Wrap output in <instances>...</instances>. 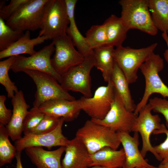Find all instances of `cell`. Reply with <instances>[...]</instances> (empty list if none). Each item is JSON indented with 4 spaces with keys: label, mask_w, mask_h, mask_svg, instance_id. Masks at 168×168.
<instances>
[{
    "label": "cell",
    "mask_w": 168,
    "mask_h": 168,
    "mask_svg": "<svg viewBox=\"0 0 168 168\" xmlns=\"http://www.w3.org/2000/svg\"><path fill=\"white\" fill-rule=\"evenodd\" d=\"M60 119L45 114L42 120L36 128L29 132L23 133H27L31 134H40L49 133L56 128Z\"/></svg>",
    "instance_id": "32"
},
{
    "label": "cell",
    "mask_w": 168,
    "mask_h": 168,
    "mask_svg": "<svg viewBox=\"0 0 168 168\" xmlns=\"http://www.w3.org/2000/svg\"><path fill=\"white\" fill-rule=\"evenodd\" d=\"M153 23L162 32L168 31V0H148Z\"/></svg>",
    "instance_id": "25"
},
{
    "label": "cell",
    "mask_w": 168,
    "mask_h": 168,
    "mask_svg": "<svg viewBox=\"0 0 168 168\" xmlns=\"http://www.w3.org/2000/svg\"><path fill=\"white\" fill-rule=\"evenodd\" d=\"M66 33L71 38L73 44L78 51L85 58L94 55V50L89 45L86 39L79 30L75 21L70 23Z\"/></svg>",
    "instance_id": "26"
},
{
    "label": "cell",
    "mask_w": 168,
    "mask_h": 168,
    "mask_svg": "<svg viewBox=\"0 0 168 168\" xmlns=\"http://www.w3.org/2000/svg\"><path fill=\"white\" fill-rule=\"evenodd\" d=\"M21 152H17L15 156L16 159V168H23L21 161Z\"/></svg>",
    "instance_id": "38"
},
{
    "label": "cell",
    "mask_w": 168,
    "mask_h": 168,
    "mask_svg": "<svg viewBox=\"0 0 168 168\" xmlns=\"http://www.w3.org/2000/svg\"><path fill=\"white\" fill-rule=\"evenodd\" d=\"M114 47L105 45L93 50L94 66L101 71L104 80L107 82L110 80L114 66Z\"/></svg>",
    "instance_id": "24"
},
{
    "label": "cell",
    "mask_w": 168,
    "mask_h": 168,
    "mask_svg": "<svg viewBox=\"0 0 168 168\" xmlns=\"http://www.w3.org/2000/svg\"><path fill=\"white\" fill-rule=\"evenodd\" d=\"M55 53L51 58L52 65L61 76L71 68L82 63L84 57L75 48L72 41L67 34L52 40Z\"/></svg>",
    "instance_id": "10"
},
{
    "label": "cell",
    "mask_w": 168,
    "mask_h": 168,
    "mask_svg": "<svg viewBox=\"0 0 168 168\" xmlns=\"http://www.w3.org/2000/svg\"><path fill=\"white\" fill-rule=\"evenodd\" d=\"M6 99L5 96H0V124L5 126L10 122L12 113V110L6 107L5 102Z\"/></svg>",
    "instance_id": "36"
},
{
    "label": "cell",
    "mask_w": 168,
    "mask_h": 168,
    "mask_svg": "<svg viewBox=\"0 0 168 168\" xmlns=\"http://www.w3.org/2000/svg\"><path fill=\"white\" fill-rule=\"evenodd\" d=\"M45 114L58 118H63L65 122L76 119L81 110L79 99L70 101L65 99H54L46 101L39 107Z\"/></svg>",
    "instance_id": "16"
},
{
    "label": "cell",
    "mask_w": 168,
    "mask_h": 168,
    "mask_svg": "<svg viewBox=\"0 0 168 168\" xmlns=\"http://www.w3.org/2000/svg\"><path fill=\"white\" fill-rule=\"evenodd\" d=\"M94 55L85 58L80 64L68 70L61 76L60 83L67 91L79 92L83 96H92L91 89L90 72L95 66Z\"/></svg>",
    "instance_id": "8"
},
{
    "label": "cell",
    "mask_w": 168,
    "mask_h": 168,
    "mask_svg": "<svg viewBox=\"0 0 168 168\" xmlns=\"http://www.w3.org/2000/svg\"><path fill=\"white\" fill-rule=\"evenodd\" d=\"M115 96V90L110 80L106 86L98 87L90 98L82 97L81 110L91 119L102 120L110 110Z\"/></svg>",
    "instance_id": "12"
},
{
    "label": "cell",
    "mask_w": 168,
    "mask_h": 168,
    "mask_svg": "<svg viewBox=\"0 0 168 168\" xmlns=\"http://www.w3.org/2000/svg\"><path fill=\"white\" fill-rule=\"evenodd\" d=\"M55 49L52 42L32 55L28 57L17 56L10 69L15 73L26 70L44 72L54 77L60 84L61 76L55 71L51 63V57Z\"/></svg>",
    "instance_id": "9"
},
{
    "label": "cell",
    "mask_w": 168,
    "mask_h": 168,
    "mask_svg": "<svg viewBox=\"0 0 168 168\" xmlns=\"http://www.w3.org/2000/svg\"><path fill=\"white\" fill-rule=\"evenodd\" d=\"M23 32L15 30L7 25L0 18V51L4 50L22 37Z\"/></svg>",
    "instance_id": "29"
},
{
    "label": "cell",
    "mask_w": 168,
    "mask_h": 168,
    "mask_svg": "<svg viewBox=\"0 0 168 168\" xmlns=\"http://www.w3.org/2000/svg\"><path fill=\"white\" fill-rule=\"evenodd\" d=\"M152 106L149 103L140 110L132 132H138L141 136L142 147L140 152L142 156L145 158L147 152H150L161 162L159 156L151 143L150 137L154 131L161 129L166 125L161 123V118L158 115L152 114Z\"/></svg>",
    "instance_id": "11"
},
{
    "label": "cell",
    "mask_w": 168,
    "mask_h": 168,
    "mask_svg": "<svg viewBox=\"0 0 168 168\" xmlns=\"http://www.w3.org/2000/svg\"><path fill=\"white\" fill-rule=\"evenodd\" d=\"M161 133H165L166 135L165 140L153 147L161 160V162L165 163L168 162V129L166 126L161 129L155 130L152 133L153 134Z\"/></svg>",
    "instance_id": "33"
},
{
    "label": "cell",
    "mask_w": 168,
    "mask_h": 168,
    "mask_svg": "<svg viewBox=\"0 0 168 168\" xmlns=\"http://www.w3.org/2000/svg\"><path fill=\"white\" fill-rule=\"evenodd\" d=\"M91 168H108L102 166H96L91 167Z\"/></svg>",
    "instance_id": "40"
},
{
    "label": "cell",
    "mask_w": 168,
    "mask_h": 168,
    "mask_svg": "<svg viewBox=\"0 0 168 168\" xmlns=\"http://www.w3.org/2000/svg\"><path fill=\"white\" fill-rule=\"evenodd\" d=\"M47 40L48 39L45 36L39 35L31 39L30 31H25L23 36L17 41L7 49L0 52V59L17 56L23 54L32 55L37 52L34 49L35 46L41 44Z\"/></svg>",
    "instance_id": "21"
},
{
    "label": "cell",
    "mask_w": 168,
    "mask_h": 168,
    "mask_svg": "<svg viewBox=\"0 0 168 168\" xmlns=\"http://www.w3.org/2000/svg\"><path fill=\"white\" fill-rule=\"evenodd\" d=\"M163 59L158 54L153 53L139 68L145 81L144 93L141 101L136 105L134 112L138 116L142 108L147 104L151 95L160 94L164 98L168 97V87L163 82L159 73L164 68Z\"/></svg>",
    "instance_id": "3"
},
{
    "label": "cell",
    "mask_w": 168,
    "mask_h": 168,
    "mask_svg": "<svg viewBox=\"0 0 168 168\" xmlns=\"http://www.w3.org/2000/svg\"><path fill=\"white\" fill-rule=\"evenodd\" d=\"M62 168H88L90 163V154L85 145L75 137L69 140L65 146Z\"/></svg>",
    "instance_id": "18"
},
{
    "label": "cell",
    "mask_w": 168,
    "mask_h": 168,
    "mask_svg": "<svg viewBox=\"0 0 168 168\" xmlns=\"http://www.w3.org/2000/svg\"><path fill=\"white\" fill-rule=\"evenodd\" d=\"M117 133L125 152V158L123 168H157L149 164L139 150L138 133L134 132L133 136L128 133Z\"/></svg>",
    "instance_id": "15"
},
{
    "label": "cell",
    "mask_w": 168,
    "mask_h": 168,
    "mask_svg": "<svg viewBox=\"0 0 168 168\" xmlns=\"http://www.w3.org/2000/svg\"><path fill=\"white\" fill-rule=\"evenodd\" d=\"M157 168H168V162L165 163L161 162Z\"/></svg>",
    "instance_id": "39"
},
{
    "label": "cell",
    "mask_w": 168,
    "mask_h": 168,
    "mask_svg": "<svg viewBox=\"0 0 168 168\" xmlns=\"http://www.w3.org/2000/svg\"><path fill=\"white\" fill-rule=\"evenodd\" d=\"M167 33L168 34V31L167 32Z\"/></svg>",
    "instance_id": "42"
},
{
    "label": "cell",
    "mask_w": 168,
    "mask_h": 168,
    "mask_svg": "<svg viewBox=\"0 0 168 168\" xmlns=\"http://www.w3.org/2000/svg\"><path fill=\"white\" fill-rule=\"evenodd\" d=\"M120 17L126 28L137 29L152 36L158 30L152 21L148 7V0H121Z\"/></svg>",
    "instance_id": "2"
},
{
    "label": "cell",
    "mask_w": 168,
    "mask_h": 168,
    "mask_svg": "<svg viewBox=\"0 0 168 168\" xmlns=\"http://www.w3.org/2000/svg\"><path fill=\"white\" fill-rule=\"evenodd\" d=\"M157 45L158 43H155L147 47L138 49L122 46L114 49L113 53L114 61L129 84L137 81L138 69L154 52Z\"/></svg>",
    "instance_id": "4"
},
{
    "label": "cell",
    "mask_w": 168,
    "mask_h": 168,
    "mask_svg": "<svg viewBox=\"0 0 168 168\" xmlns=\"http://www.w3.org/2000/svg\"><path fill=\"white\" fill-rule=\"evenodd\" d=\"M110 80L127 110L129 111L134 112L136 105L131 94L129 87V84L123 72L115 62Z\"/></svg>",
    "instance_id": "22"
},
{
    "label": "cell",
    "mask_w": 168,
    "mask_h": 168,
    "mask_svg": "<svg viewBox=\"0 0 168 168\" xmlns=\"http://www.w3.org/2000/svg\"><path fill=\"white\" fill-rule=\"evenodd\" d=\"M64 122L63 118H61L56 128L48 133L40 134L24 133V136L15 142L17 152H21L26 148L35 147H45L49 149L54 147H65L69 140L62 133Z\"/></svg>",
    "instance_id": "14"
},
{
    "label": "cell",
    "mask_w": 168,
    "mask_h": 168,
    "mask_svg": "<svg viewBox=\"0 0 168 168\" xmlns=\"http://www.w3.org/2000/svg\"><path fill=\"white\" fill-rule=\"evenodd\" d=\"M69 24L65 0H48L39 35L53 40L67 34Z\"/></svg>",
    "instance_id": "5"
},
{
    "label": "cell",
    "mask_w": 168,
    "mask_h": 168,
    "mask_svg": "<svg viewBox=\"0 0 168 168\" xmlns=\"http://www.w3.org/2000/svg\"><path fill=\"white\" fill-rule=\"evenodd\" d=\"M65 147L54 150H45L42 147L26 148L25 152L37 168H62L61 159Z\"/></svg>",
    "instance_id": "19"
},
{
    "label": "cell",
    "mask_w": 168,
    "mask_h": 168,
    "mask_svg": "<svg viewBox=\"0 0 168 168\" xmlns=\"http://www.w3.org/2000/svg\"><path fill=\"white\" fill-rule=\"evenodd\" d=\"M48 1L29 0L6 21V24L14 30L23 32L40 29Z\"/></svg>",
    "instance_id": "7"
},
{
    "label": "cell",
    "mask_w": 168,
    "mask_h": 168,
    "mask_svg": "<svg viewBox=\"0 0 168 168\" xmlns=\"http://www.w3.org/2000/svg\"><path fill=\"white\" fill-rule=\"evenodd\" d=\"M75 137L85 145L90 154L105 147L117 150L121 144L117 132L91 119L86 121L77 130Z\"/></svg>",
    "instance_id": "1"
},
{
    "label": "cell",
    "mask_w": 168,
    "mask_h": 168,
    "mask_svg": "<svg viewBox=\"0 0 168 168\" xmlns=\"http://www.w3.org/2000/svg\"><path fill=\"white\" fill-rule=\"evenodd\" d=\"M85 37L91 48L93 50L105 45L107 36L103 23L92 26L86 32Z\"/></svg>",
    "instance_id": "30"
},
{
    "label": "cell",
    "mask_w": 168,
    "mask_h": 168,
    "mask_svg": "<svg viewBox=\"0 0 168 168\" xmlns=\"http://www.w3.org/2000/svg\"><path fill=\"white\" fill-rule=\"evenodd\" d=\"M149 103L155 113L162 114L166 120V126L168 129V100L165 98L155 97L149 99Z\"/></svg>",
    "instance_id": "34"
},
{
    "label": "cell",
    "mask_w": 168,
    "mask_h": 168,
    "mask_svg": "<svg viewBox=\"0 0 168 168\" xmlns=\"http://www.w3.org/2000/svg\"><path fill=\"white\" fill-rule=\"evenodd\" d=\"M9 137L6 126L0 124V166L11 163L16 156L17 151L9 139Z\"/></svg>",
    "instance_id": "27"
},
{
    "label": "cell",
    "mask_w": 168,
    "mask_h": 168,
    "mask_svg": "<svg viewBox=\"0 0 168 168\" xmlns=\"http://www.w3.org/2000/svg\"><path fill=\"white\" fill-rule=\"evenodd\" d=\"M16 56H12L0 61V83L5 87L8 98H12L19 91L14 82L11 80L9 70L14 62Z\"/></svg>",
    "instance_id": "28"
},
{
    "label": "cell",
    "mask_w": 168,
    "mask_h": 168,
    "mask_svg": "<svg viewBox=\"0 0 168 168\" xmlns=\"http://www.w3.org/2000/svg\"><path fill=\"white\" fill-rule=\"evenodd\" d=\"M29 0H11L9 3L0 7V18L6 21Z\"/></svg>",
    "instance_id": "35"
},
{
    "label": "cell",
    "mask_w": 168,
    "mask_h": 168,
    "mask_svg": "<svg viewBox=\"0 0 168 168\" xmlns=\"http://www.w3.org/2000/svg\"><path fill=\"white\" fill-rule=\"evenodd\" d=\"M139 168V167H136V168Z\"/></svg>",
    "instance_id": "41"
},
{
    "label": "cell",
    "mask_w": 168,
    "mask_h": 168,
    "mask_svg": "<svg viewBox=\"0 0 168 168\" xmlns=\"http://www.w3.org/2000/svg\"><path fill=\"white\" fill-rule=\"evenodd\" d=\"M89 167L99 166L108 168H123L125 161L124 149L114 150L109 147H104L90 154Z\"/></svg>",
    "instance_id": "20"
},
{
    "label": "cell",
    "mask_w": 168,
    "mask_h": 168,
    "mask_svg": "<svg viewBox=\"0 0 168 168\" xmlns=\"http://www.w3.org/2000/svg\"><path fill=\"white\" fill-rule=\"evenodd\" d=\"M137 116L134 112L127 110L121 97L115 90L114 101L105 118L102 120L91 119L116 132L129 133L132 132Z\"/></svg>",
    "instance_id": "13"
},
{
    "label": "cell",
    "mask_w": 168,
    "mask_h": 168,
    "mask_svg": "<svg viewBox=\"0 0 168 168\" xmlns=\"http://www.w3.org/2000/svg\"><path fill=\"white\" fill-rule=\"evenodd\" d=\"M106 32L105 45L118 48L122 46L128 31L120 17L114 14L110 16L103 23Z\"/></svg>",
    "instance_id": "23"
},
{
    "label": "cell",
    "mask_w": 168,
    "mask_h": 168,
    "mask_svg": "<svg viewBox=\"0 0 168 168\" xmlns=\"http://www.w3.org/2000/svg\"><path fill=\"white\" fill-rule=\"evenodd\" d=\"M162 37L165 41L167 46V49L164 53V57L168 67V34L166 32L162 33Z\"/></svg>",
    "instance_id": "37"
},
{
    "label": "cell",
    "mask_w": 168,
    "mask_h": 168,
    "mask_svg": "<svg viewBox=\"0 0 168 168\" xmlns=\"http://www.w3.org/2000/svg\"><path fill=\"white\" fill-rule=\"evenodd\" d=\"M23 72L32 79L36 87L33 106L39 108L45 102L52 100H76L50 74L35 70H26Z\"/></svg>",
    "instance_id": "6"
},
{
    "label": "cell",
    "mask_w": 168,
    "mask_h": 168,
    "mask_svg": "<svg viewBox=\"0 0 168 168\" xmlns=\"http://www.w3.org/2000/svg\"><path fill=\"white\" fill-rule=\"evenodd\" d=\"M45 114L39 108L33 106L26 114L23 123V132H28L36 128L44 117Z\"/></svg>",
    "instance_id": "31"
},
{
    "label": "cell",
    "mask_w": 168,
    "mask_h": 168,
    "mask_svg": "<svg viewBox=\"0 0 168 168\" xmlns=\"http://www.w3.org/2000/svg\"><path fill=\"white\" fill-rule=\"evenodd\" d=\"M13 106L12 115L11 120L6 126L9 137L14 141L21 137L23 132V123L30 106L26 102L21 90L16 93L12 98Z\"/></svg>",
    "instance_id": "17"
}]
</instances>
